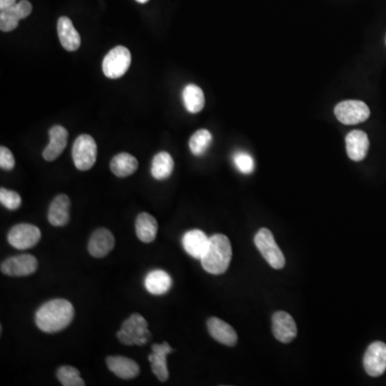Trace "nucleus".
<instances>
[{"label":"nucleus","instance_id":"14","mask_svg":"<svg viewBox=\"0 0 386 386\" xmlns=\"http://www.w3.org/2000/svg\"><path fill=\"white\" fill-rule=\"evenodd\" d=\"M50 144L43 150V158L46 161H54L57 159L67 146L69 133L63 125H54L48 131Z\"/></svg>","mask_w":386,"mask_h":386},{"label":"nucleus","instance_id":"28","mask_svg":"<svg viewBox=\"0 0 386 386\" xmlns=\"http://www.w3.org/2000/svg\"><path fill=\"white\" fill-rule=\"evenodd\" d=\"M19 17L15 13L13 7L0 10V29L1 32H9L17 29Z\"/></svg>","mask_w":386,"mask_h":386},{"label":"nucleus","instance_id":"10","mask_svg":"<svg viewBox=\"0 0 386 386\" xmlns=\"http://www.w3.org/2000/svg\"><path fill=\"white\" fill-rule=\"evenodd\" d=\"M364 368L370 376H380L386 370V345L376 341L368 347L364 355Z\"/></svg>","mask_w":386,"mask_h":386},{"label":"nucleus","instance_id":"35","mask_svg":"<svg viewBox=\"0 0 386 386\" xmlns=\"http://www.w3.org/2000/svg\"><path fill=\"white\" fill-rule=\"evenodd\" d=\"M386 42V41H385Z\"/></svg>","mask_w":386,"mask_h":386},{"label":"nucleus","instance_id":"6","mask_svg":"<svg viewBox=\"0 0 386 386\" xmlns=\"http://www.w3.org/2000/svg\"><path fill=\"white\" fill-rule=\"evenodd\" d=\"M131 65V53L125 46H116L106 54L102 63L104 75L109 79H119L123 77Z\"/></svg>","mask_w":386,"mask_h":386},{"label":"nucleus","instance_id":"20","mask_svg":"<svg viewBox=\"0 0 386 386\" xmlns=\"http://www.w3.org/2000/svg\"><path fill=\"white\" fill-rule=\"evenodd\" d=\"M58 37L61 46L69 52L79 50L81 45V36L73 26L71 19L67 17H61L57 23Z\"/></svg>","mask_w":386,"mask_h":386},{"label":"nucleus","instance_id":"17","mask_svg":"<svg viewBox=\"0 0 386 386\" xmlns=\"http://www.w3.org/2000/svg\"><path fill=\"white\" fill-rule=\"evenodd\" d=\"M71 202L69 196L59 194L52 201L48 219L53 227H65L70 220Z\"/></svg>","mask_w":386,"mask_h":386},{"label":"nucleus","instance_id":"11","mask_svg":"<svg viewBox=\"0 0 386 386\" xmlns=\"http://www.w3.org/2000/svg\"><path fill=\"white\" fill-rule=\"evenodd\" d=\"M273 333L280 343H290L297 336V327L292 316L285 312H277L273 316Z\"/></svg>","mask_w":386,"mask_h":386},{"label":"nucleus","instance_id":"30","mask_svg":"<svg viewBox=\"0 0 386 386\" xmlns=\"http://www.w3.org/2000/svg\"><path fill=\"white\" fill-rule=\"evenodd\" d=\"M234 163L241 173L251 174L254 171V158L248 152H237L234 154Z\"/></svg>","mask_w":386,"mask_h":386},{"label":"nucleus","instance_id":"27","mask_svg":"<svg viewBox=\"0 0 386 386\" xmlns=\"http://www.w3.org/2000/svg\"><path fill=\"white\" fill-rule=\"evenodd\" d=\"M57 379L63 386H84L85 382L80 376V372L72 366H61L57 370Z\"/></svg>","mask_w":386,"mask_h":386},{"label":"nucleus","instance_id":"4","mask_svg":"<svg viewBox=\"0 0 386 386\" xmlns=\"http://www.w3.org/2000/svg\"><path fill=\"white\" fill-rule=\"evenodd\" d=\"M254 244L264 258L275 270H283L285 265V258L278 247L272 232L265 227L258 230L254 237Z\"/></svg>","mask_w":386,"mask_h":386},{"label":"nucleus","instance_id":"7","mask_svg":"<svg viewBox=\"0 0 386 386\" xmlns=\"http://www.w3.org/2000/svg\"><path fill=\"white\" fill-rule=\"evenodd\" d=\"M335 115L343 125H357L369 119L370 110L366 103L360 100H345L338 103Z\"/></svg>","mask_w":386,"mask_h":386},{"label":"nucleus","instance_id":"26","mask_svg":"<svg viewBox=\"0 0 386 386\" xmlns=\"http://www.w3.org/2000/svg\"><path fill=\"white\" fill-rule=\"evenodd\" d=\"M212 142V135L210 131L206 129H201L193 133L192 136L189 141V148H190L191 152H192L196 157H200L202 154H205L210 148Z\"/></svg>","mask_w":386,"mask_h":386},{"label":"nucleus","instance_id":"13","mask_svg":"<svg viewBox=\"0 0 386 386\" xmlns=\"http://www.w3.org/2000/svg\"><path fill=\"white\" fill-rule=\"evenodd\" d=\"M115 246V238L110 230L100 227L90 236L88 251L94 258H101L111 252Z\"/></svg>","mask_w":386,"mask_h":386},{"label":"nucleus","instance_id":"29","mask_svg":"<svg viewBox=\"0 0 386 386\" xmlns=\"http://www.w3.org/2000/svg\"><path fill=\"white\" fill-rule=\"evenodd\" d=\"M0 202L9 210H17L22 205V199L19 193L8 189H0Z\"/></svg>","mask_w":386,"mask_h":386},{"label":"nucleus","instance_id":"12","mask_svg":"<svg viewBox=\"0 0 386 386\" xmlns=\"http://www.w3.org/2000/svg\"><path fill=\"white\" fill-rule=\"evenodd\" d=\"M152 353L148 355V360L152 365V370L157 379L161 382L167 381L169 379V370H167V356L173 352V347L167 343L162 345L154 343L152 347Z\"/></svg>","mask_w":386,"mask_h":386},{"label":"nucleus","instance_id":"18","mask_svg":"<svg viewBox=\"0 0 386 386\" xmlns=\"http://www.w3.org/2000/svg\"><path fill=\"white\" fill-rule=\"evenodd\" d=\"M210 237L201 230H191L183 237V249L189 256L201 260L207 250Z\"/></svg>","mask_w":386,"mask_h":386},{"label":"nucleus","instance_id":"22","mask_svg":"<svg viewBox=\"0 0 386 386\" xmlns=\"http://www.w3.org/2000/svg\"><path fill=\"white\" fill-rule=\"evenodd\" d=\"M172 279L164 270H152L145 278V287L152 295H163L169 292Z\"/></svg>","mask_w":386,"mask_h":386},{"label":"nucleus","instance_id":"16","mask_svg":"<svg viewBox=\"0 0 386 386\" xmlns=\"http://www.w3.org/2000/svg\"><path fill=\"white\" fill-rule=\"evenodd\" d=\"M207 328L210 336L222 345L234 347L238 341L234 328L215 316L208 318Z\"/></svg>","mask_w":386,"mask_h":386},{"label":"nucleus","instance_id":"31","mask_svg":"<svg viewBox=\"0 0 386 386\" xmlns=\"http://www.w3.org/2000/svg\"><path fill=\"white\" fill-rule=\"evenodd\" d=\"M15 159L12 152H10L5 146L0 148V167L6 171L14 169Z\"/></svg>","mask_w":386,"mask_h":386},{"label":"nucleus","instance_id":"25","mask_svg":"<svg viewBox=\"0 0 386 386\" xmlns=\"http://www.w3.org/2000/svg\"><path fill=\"white\" fill-rule=\"evenodd\" d=\"M173 170V158L169 152H161L154 156L152 162V175L154 179L163 181L169 179Z\"/></svg>","mask_w":386,"mask_h":386},{"label":"nucleus","instance_id":"15","mask_svg":"<svg viewBox=\"0 0 386 386\" xmlns=\"http://www.w3.org/2000/svg\"><path fill=\"white\" fill-rule=\"evenodd\" d=\"M347 154L353 161H362L369 150V139L362 130L351 131L345 138Z\"/></svg>","mask_w":386,"mask_h":386},{"label":"nucleus","instance_id":"21","mask_svg":"<svg viewBox=\"0 0 386 386\" xmlns=\"http://www.w3.org/2000/svg\"><path fill=\"white\" fill-rule=\"evenodd\" d=\"M135 232L142 243L150 244L157 236V220L148 212H141L135 221Z\"/></svg>","mask_w":386,"mask_h":386},{"label":"nucleus","instance_id":"8","mask_svg":"<svg viewBox=\"0 0 386 386\" xmlns=\"http://www.w3.org/2000/svg\"><path fill=\"white\" fill-rule=\"evenodd\" d=\"M41 239V231L36 225L21 223L10 230L8 241L19 250H26L36 246Z\"/></svg>","mask_w":386,"mask_h":386},{"label":"nucleus","instance_id":"19","mask_svg":"<svg viewBox=\"0 0 386 386\" xmlns=\"http://www.w3.org/2000/svg\"><path fill=\"white\" fill-rule=\"evenodd\" d=\"M108 368L114 374L123 380L134 379L140 374V366L138 363L125 356L106 357Z\"/></svg>","mask_w":386,"mask_h":386},{"label":"nucleus","instance_id":"24","mask_svg":"<svg viewBox=\"0 0 386 386\" xmlns=\"http://www.w3.org/2000/svg\"><path fill=\"white\" fill-rule=\"evenodd\" d=\"M183 100L187 111L196 114L202 111L205 105V96L200 87L194 84L187 85L183 90Z\"/></svg>","mask_w":386,"mask_h":386},{"label":"nucleus","instance_id":"1","mask_svg":"<svg viewBox=\"0 0 386 386\" xmlns=\"http://www.w3.org/2000/svg\"><path fill=\"white\" fill-rule=\"evenodd\" d=\"M73 318L74 308L69 301L52 299L39 308L36 314V324L40 331L54 334L68 327Z\"/></svg>","mask_w":386,"mask_h":386},{"label":"nucleus","instance_id":"34","mask_svg":"<svg viewBox=\"0 0 386 386\" xmlns=\"http://www.w3.org/2000/svg\"><path fill=\"white\" fill-rule=\"evenodd\" d=\"M139 3H148V0H136Z\"/></svg>","mask_w":386,"mask_h":386},{"label":"nucleus","instance_id":"9","mask_svg":"<svg viewBox=\"0 0 386 386\" xmlns=\"http://www.w3.org/2000/svg\"><path fill=\"white\" fill-rule=\"evenodd\" d=\"M1 273L10 277H25L38 270V260L32 254H21L6 260L0 266Z\"/></svg>","mask_w":386,"mask_h":386},{"label":"nucleus","instance_id":"2","mask_svg":"<svg viewBox=\"0 0 386 386\" xmlns=\"http://www.w3.org/2000/svg\"><path fill=\"white\" fill-rule=\"evenodd\" d=\"M232 260L231 241L223 234L210 237L207 250L201 258L203 268L212 275H221L229 268Z\"/></svg>","mask_w":386,"mask_h":386},{"label":"nucleus","instance_id":"3","mask_svg":"<svg viewBox=\"0 0 386 386\" xmlns=\"http://www.w3.org/2000/svg\"><path fill=\"white\" fill-rule=\"evenodd\" d=\"M150 337L148 321L139 314H131L117 333L119 341L125 345H143Z\"/></svg>","mask_w":386,"mask_h":386},{"label":"nucleus","instance_id":"23","mask_svg":"<svg viewBox=\"0 0 386 386\" xmlns=\"http://www.w3.org/2000/svg\"><path fill=\"white\" fill-rule=\"evenodd\" d=\"M111 171L117 177H128L138 170L139 162L136 158L128 152L116 154L110 163Z\"/></svg>","mask_w":386,"mask_h":386},{"label":"nucleus","instance_id":"33","mask_svg":"<svg viewBox=\"0 0 386 386\" xmlns=\"http://www.w3.org/2000/svg\"><path fill=\"white\" fill-rule=\"evenodd\" d=\"M17 0H0V10L13 7V6L17 5Z\"/></svg>","mask_w":386,"mask_h":386},{"label":"nucleus","instance_id":"32","mask_svg":"<svg viewBox=\"0 0 386 386\" xmlns=\"http://www.w3.org/2000/svg\"><path fill=\"white\" fill-rule=\"evenodd\" d=\"M15 13L21 19H26L32 12V5L28 0H21L17 5L13 6Z\"/></svg>","mask_w":386,"mask_h":386},{"label":"nucleus","instance_id":"5","mask_svg":"<svg viewBox=\"0 0 386 386\" xmlns=\"http://www.w3.org/2000/svg\"><path fill=\"white\" fill-rule=\"evenodd\" d=\"M96 141L88 134L77 136L72 146V158L75 167L80 171H88L94 167L96 160Z\"/></svg>","mask_w":386,"mask_h":386}]
</instances>
